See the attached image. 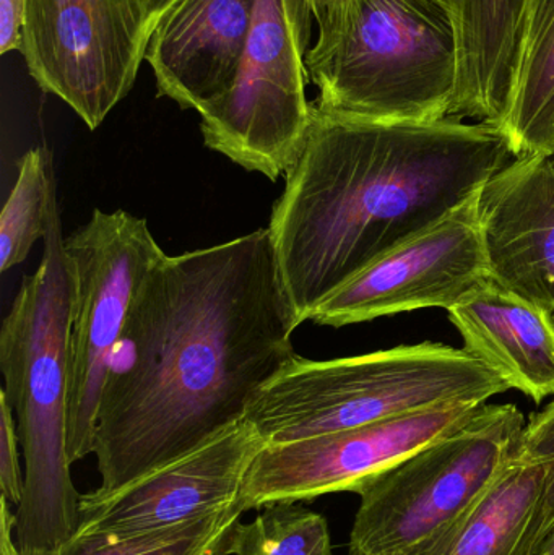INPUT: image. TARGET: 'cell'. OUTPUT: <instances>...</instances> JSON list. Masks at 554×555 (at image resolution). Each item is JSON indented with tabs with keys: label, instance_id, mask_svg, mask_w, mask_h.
<instances>
[{
	"label": "cell",
	"instance_id": "ba28073f",
	"mask_svg": "<svg viewBox=\"0 0 554 555\" xmlns=\"http://www.w3.org/2000/svg\"><path fill=\"white\" fill-rule=\"evenodd\" d=\"M75 276L67 450L72 465L93 453L104 385L133 300L168 254L149 223L124 210H94L64 240Z\"/></svg>",
	"mask_w": 554,
	"mask_h": 555
},
{
	"label": "cell",
	"instance_id": "4316f807",
	"mask_svg": "<svg viewBox=\"0 0 554 555\" xmlns=\"http://www.w3.org/2000/svg\"><path fill=\"white\" fill-rule=\"evenodd\" d=\"M550 158H552V159H553V163H554V153H553V155H552V156H550Z\"/></svg>",
	"mask_w": 554,
	"mask_h": 555
},
{
	"label": "cell",
	"instance_id": "603a6c76",
	"mask_svg": "<svg viewBox=\"0 0 554 555\" xmlns=\"http://www.w3.org/2000/svg\"><path fill=\"white\" fill-rule=\"evenodd\" d=\"M18 434L9 401L0 391V491L10 504L18 507L25 489V475L20 468Z\"/></svg>",
	"mask_w": 554,
	"mask_h": 555
},
{
	"label": "cell",
	"instance_id": "8992f818",
	"mask_svg": "<svg viewBox=\"0 0 554 555\" xmlns=\"http://www.w3.org/2000/svg\"><path fill=\"white\" fill-rule=\"evenodd\" d=\"M527 421L487 404L454 433L355 489L348 555H438L513 462Z\"/></svg>",
	"mask_w": 554,
	"mask_h": 555
},
{
	"label": "cell",
	"instance_id": "5b68a950",
	"mask_svg": "<svg viewBox=\"0 0 554 555\" xmlns=\"http://www.w3.org/2000/svg\"><path fill=\"white\" fill-rule=\"evenodd\" d=\"M324 113L379 122L451 114L458 44L448 0H353L308 57Z\"/></svg>",
	"mask_w": 554,
	"mask_h": 555
},
{
	"label": "cell",
	"instance_id": "30bf717a",
	"mask_svg": "<svg viewBox=\"0 0 554 555\" xmlns=\"http://www.w3.org/2000/svg\"><path fill=\"white\" fill-rule=\"evenodd\" d=\"M484 404L454 401L355 429L266 446L244 479L241 504L247 512L272 502L355 492L368 479L464 426Z\"/></svg>",
	"mask_w": 554,
	"mask_h": 555
},
{
	"label": "cell",
	"instance_id": "5bb4252c",
	"mask_svg": "<svg viewBox=\"0 0 554 555\" xmlns=\"http://www.w3.org/2000/svg\"><path fill=\"white\" fill-rule=\"evenodd\" d=\"M257 0H178L146 49L159 96L198 114L234 83Z\"/></svg>",
	"mask_w": 554,
	"mask_h": 555
},
{
	"label": "cell",
	"instance_id": "7402d4cb",
	"mask_svg": "<svg viewBox=\"0 0 554 555\" xmlns=\"http://www.w3.org/2000/svg\"><path fill=\"white\" fill-rule=\"evenodd\" d=\"M516 455L546 468L542 504L532 538V554L554 528V401L540 413L532 414L524 427Z\"/></svg>",
	"mask_w": 554,
	"mask_h": 555
},
{
	"label": "cell",
	"instance_id": "484cf974",
	"mask_svg": "<svg viewBox=\"0 0 554 555\" xmlns=\"http://www.w3.org/2000/svg\"><path fill=\"white\" fill-rule=\"evenodd\" d=\"M533 555H554V528L543 538L542 543L539 544Z\"/></svg>",
	"mask_w": 554,
	"mask_h": 555
},
{
	"label": "cell",
	"instance_id": "4fadbf2b",
	"mask_svg": "<svg viewBox=\"0 0 554 555\" xmlns=\"http://www.w3.org/2000/svg\"><path fill=\"white\" fill-rule=\"evenodd\" d=\"M478 224L494 283L554 317V163L514 158L481 185Z\"/></svg>",
	"mask_w": 554,
	"mask_h": 555
},
{
	"label": "cell",
	"instance_id": "6da1fadb",
	"mask_svg": "<svg viewBox=\"0 0 554 555\" xmlns=\"http://www.w3.org/2000/svg\"><path fill=\"white\" fill-rule=\"evenodd\" d=\"M296 328L267 228L166 256L133 300L104 385L98 489L129 485L244 421L298 356Z\"/></svg>",
	"mask_w": 554,
	"mask_h": 555
},
{
	"label": "cell",
	"instance_id": "2e32d148",
	"mask_svg": "<svg viewBox=\"0 0 554 555\" xmlns=\"http://www.w3.org/2000/svg\"><path fill=\"white\" fill-rule=\"evenodd\" d=\"M458 44L452 119L503 129L510 114L527 0H448Z\"/></svg>",
	"mask_w": 554,
	"mask_h": 555
},
{
	"label": "cell",
	"instance_id": "e0dca14e",
	"mask_svg": "<svg viewBox=\"0 0 554 555\" xmlns=\"http://www.w3.org/2000/svg\"><path fill=\"white\" fill-rule=\"evenodd\" d=\"M514 158L554 153V0H527L510 114Z\"/></svg>",
	"mask_w": 554,
	"mask_h": 555
},
{
	"label": "cell",
	"instance_id": "44dd1931",
	"mask_svg": "<svg viewBox=\"0 0 554 555\" xmlns=\"http://www.w3.org/2000/svg\"><path fill=\"white\" fill-rule=\"evenodd\" d=\"M224 555H334L327 518L299 502H272L250 524L237 521Z\"/></svg>",
	"mask_w": 554,
	"mask_h": 555
},
{
	"label": "cell",
	"instance_id": "9c48e42d",
	"mask_svg": "<svg viewBox=\"0 0 554 555\" xmlns=\"http://www.w3.org/2000/svg\"><path fill=\"white\" fill-rule=\"evenodd\" d=\"M178 0H28L23 61L94 130L130 93L163 16Z\"/></svg>",
	"mask_w": 554,
	"mask_h": 555
},
{
	"label": "cell",
	"instance_id": "cb8c5ba5",
	"mask_svg": "<svg viewBox=\"0 0 554 555\" xmlns=\"http://www.w3.org/2000/svg\"><path fill=\"white\" fill-rule=\"evenodd\" d=\"M28 0H0V54L22 48Z\"/></svg>",
	"mask_w": 554,
	"mask_h": 555
},
{
	"label": "cell",
	"instance_id": "83f0119b",
	"mask_svg": "<svg viewBox=\"0 0 554 555\" xmlns=\"http://www.w3.org/2000/svg\"><path fill=\"white\" fill-rule=\"evenodd\" d=\"M553 323H554V317H553Z\"/></svg>",
	"mask_w": 554,
	"mask_h": 555
},
{
	"label": "cell",
	"instance_id": "ffe728a7",
	"mask_svg": "<svg viewBox=\"0 0 554 555\" xmlns=\"http://www.w3.org/2000/svg\"><path fill=\"white\" fill-rule=\"evenodd\" d=\"M57 208L51 153L44 146L29 150L0 215V272L20 266L36 241L44 240Z\"/></svg>",
	"mask_w": 554,
	"mask_h": 555
},
{
	"label": "cell",
	"instance_id": "52a82bcc",
	"mask_svg": "<svg viewBox=\"0 0 554 555\" xmlns=\"http://www.w3.org/2000/svg\"><path fill=\"white\" fill-rule=\"evenodd\" d=\"M312 20L308 0H257L234 83L201 113L208 149L270 181L288 175L311 130L306 57Z\"/></svg>",
	"mask_w": 554,
	"mask_h": 555
},
{
	"label": "cell",
	"instance_id": "9a60e30c",
	"mask_svg": "<svg viewBox=\"0 0 554 555\" xmlns=\"http://www.w3.org/2000/svg\"><path fill=\"white\" fill-rule=\"evenodd\" d=\"M465 351L536 403L554 395V323L549 310L487 280L448 310Z\"/></svg>",
	"mask_w": 554,
	"mask_h": 555
},
{
	"label": "cell",
	"instance_id": "3957f363",
	"mask_svg": "<svg viewBox=\"0 0 554 555\" xmlns=\"http://www.w3.org/2000/svg\"><path fill=\"white\" fill-rule=\"evenodd\" d=\"M61 214L44 240L41 266L25 276L0 330L2 395L25 456V489L15 511L16 546L48 551L80 527V498L67 450L70 330L75 276Z\"/></svg>",
	"mask_w": 554,
	"mask_h": 555
},
{
	"label": "cell",
	"instance_id": "d6986e66",
	"mask_svg": "<svg viewBox=\"0 0 554 555\" xmlns=\"http://www.w3.org/2000/svg\"><path fill=\"white\" fill-rule=\"evenodd\" d=\"M241 501L215 514L152 533L114 537L78 530L70 540L48 551L16 555H224L234 525L243 517Z\"/></svg>",
	"mask_w": 554,
	"mask_h": 555
},
{
	"label": "cell",
	"instance_id": "d4e9b609",
	"mask_svg": "<svg viewBox=\"0 0 554 555\" xmlns=\"http://www.w3.org/2000/svg\"><path fill=\"white\" fill-rule=\"evenodd\" d=\"M353 0H308L309 9L319 28V36L328 35L344 16Z\"/></svg>",
	"mask_w": 554,
	"mask_h": 555
},
{
	"label": "cell",
	"instance_id": "7a4b0ae2",
	"mask_svg": "<svg viewBox=\"0 0 554 555\" xmlns=\"http://www.w3.org/2000/svg\"><path fill=\"white\" fill-rule=\"evenodd\" d=\"M513 159L506 135L490 124L379 122L314 106L267 228L298 326L342 284L448 217Z\"/></svg>",
	"mask_w": 554,
	"mask_h": 555
},
{
	"label": "cell",
	"instance_id": "277c9868",
	"mask_svg": "<svg viewBox=\"0 0 554 555\" xmlns=\"http://www.w3.org/2000/svg\"><path fill=\"white\" fill-rule=\"evenodd\" d=\"M511 390L490 365L441 343L351 358L296 356L247 408L266 446L355 429L454 401L487 403Z\"/></svg>",
	"mask_w": 554,
	"mask_h": 555
},
{
	"label": "cell",
	"instance_id": "ac0fdd59",
	"mask_svg": "<svg viewBox=\"0 0 554 555\" xmlns=\"http://www.w3.org/2000/svg\"><path fill=\"white\" fill-rule=\"evenodd\" d=\"M546 468L514 455L497 485L438 555H530Z\"/></svg>",
	"mask_w": 554,
	"mask_h": 555
},
{
	"label": "cell",
	"instance_id": "8fae6325",
	"mask_svg": "<svg viewBox=\"0 0 554 555\" xmlns=\"http://www.w3.org/2000/svg\"><path fill=\"white\" fill-rule=\"evenodd\" d=\"M477 195L342 284L311 322L340 328L428 307L449 310L464 300L490 280Z\"/></svg>",
	"mask_w": 554,
	"mask_h": 555
},
{
	"label": "cell",
	"instance_id": "7c38bea8",
	"mask_svg": "<svg viewBox=\"0 0 554 555\" xmlns=\"http://www.w3.org/2000/svg\"><path fill=\"white\" fill-rule=\"evenodd\" d=\"M263 447L253 424L241 421L129 485L81 494L78 530L132 537L230 507L240 501L247 472Z\"/></svg>",
	"mask_w": 554,
	"mask_h": 555
}]
</instances>
